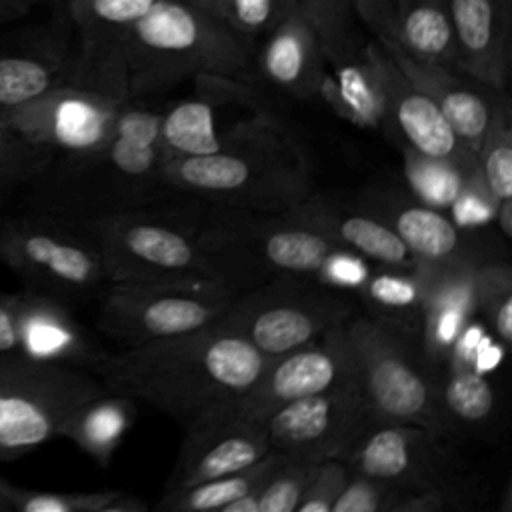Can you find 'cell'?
Here are the masks:
<instances>
[{"label": "cell", "mask_w": 512, "mask_h": 512, "mask_svg": "<svg viewBox=\"0 0 512 512\" xmlns=\"http://www.w3.org/2000/svg\"><path fill=\"white\" fill-rule=\"evenodd\" d=\"M266 362L218 320L186 334L106 352L94 376L108 392L142 400L188 428L234 404Z\"/></svg>", "instance_id": "6da1fadb"}, {"label": "cell", "mask_w": 512, "mask_h": 512, "mask_svg": "<svg viewBox=\"0 0 512 512\" xmlns=\"http://www.w3.org/2000/svg\"><path fill=\"white\" fill-rule=\"evenodd\" d=\"M160 118L162 110L126 100L100 146L52 156L26 186V208L86 220L168 202L174 192L164 180Z\"/></svg>", "instance_id": "7a4b0ae2"}, {"label": "cell", "mask_w": 512, "mask_h": 512, "mask_svg": "<svg viewBox=\"0 0 512 512\" xmlns=\"http://www.w3.org/2000/svg\"><path fill=\"white\" fill-rule=\"evenodd\" d=\"M164 180L174 196L244 210L284 212L310 196L304 156L266 116L248 120L218 152L168 156Z\"/></svg>", "instance_id": "3957f363"}, {"label": "cell", "mask_w": 512, "mask_h": 512, "mask_svg": "<svg viewBox=\"0 0 512 512\" xmlns=\"http://www.w3.org/2000/svg\"><path fill=\"white\" fill-rule=\"evenodd\" d=\"M122 68L128 100H142L198 76L248 82L256 48L188 0H158L128 32Z\"/></svg>", "instance_id": "277c9868"}, {"label": "cell", "mask_w": 512, "mask_h": 512, "mask_svg": "<svg viewBox=\"0 0 512 512\" xmlns=\"http://www.w3.org/2000/svg\"><path fill=\"white\" fill-rule=\"evenodd\" d=\"M204 204V202H200ZM208 206L192 226L202 248L212 256L226 282L246 292L280 276L318 278L338 244L292 210L264 212Z\"/></svg>", "instance_id": "5b68a950"}, {"label": "cell", "mask_w": 512, "mask_h": 512, "mask_svg": "<svg viewBox=\"0 0 512 512\" xmlns=\"http://www.w3.org/2000/svg\"><path fill=\"white\" fill-rule=\"evenodd\" d=\"M70 222H76L96 244L110 282L232 288L198 242L192 224L176 216L168 202Z\"/></svg>", "instance_id": "8992f818"}, {"label": "cell", "mask_w": 512, "mask_h": 512, "mask_svg": "<svg viewBox=\"0 0 512 512\" xmlns=\"http://www.w3.org/2000/svg\"><path fill=\"white\" fill-rule=\"evenodd\" d=\"M354 378L372 422L414 424L448 436L436 374L418 350L366 314L344 322Z\"/></svg>", "instance_id": "52a82bcc"}, {"label": "cell", "mask_w": 512, "mask_h": 512, "mask_svg": "<svg viewBox=\"0 0 512 512\" xmlns=\"http://www.w3.org/2000/svg\"><path fill=\"white\" fill-rule=\"evenodd\" d=\"M0 262L24 288L68 306L102 296L110 284L90 236L76 222L36 210L0 216Z\"/></svg>", "instance_id": "ba28073f"}, {"label": "cell", "mask_w": 512, "mask_h": 512, "mask_svg": "<svg viewBox=\"0 0 512 512\" xmlns=\"http://www.w3.org/2000/svg\"><path fill=\"white\" fill-rule=\"evenodd\" d=\"M354 314L356 304L346 290L318 278L280 276L238 294L222 324L270 360L320 338Z\"/></svg>", "instance_id": "9c48e42d"}, {"label": "cell", "mask_w": 512, "mask_h": 512, "mask_svg": "<svg viewBox=\"0 0 512 512\" xmlns=\"http://www.w3.org/2000/svg\"><path fill=\"white\" fill-rule=\"evenodd\" d=\"M104 390L86 370L24 356L0 360V462L60 436L66 416Z\"/></svg>", "instance_id": "30bf717a"}, {"label": "cell", "mask_w": 512, "mask_h": 512, "mask_svg": "<svg viewBox=\"0 0 512 512\" xmlns=\"http://www.w3.org/2000/svg\"><path fill=\"white\" fill-rule=\"evenodd\" d=\"M236 296L220 284L110 282L100 296L98 328L126 346H138L222 320Z\"/></svg>", "instance_id": "8fae6325"}, {"label": "cell", "mask_w": 512, "mask_h": 512, "mask_svg": "<svg viewBox=\"0 0 512 512\" xmlns=\"http://www.w3.org/2000/svg\"><path fill=\"white\" fill-rule=\"evenodd\" d=\"M372 424L356 380L298 398L264 420L270 450L296 460L344 458L362 430Z\"/></svg>", "instance_id": "7c38bea8"}, {"label": "cell", "mask_w": 512, "mask_h": 512, "mask_svg": "<svg viewBox=\"0 0 512 512\" xmlns=\"http://www.w3.org/2000/svg\"><path fill=\"white\" fill-rule=\"evenodd\" d=\"M444 434L394 422H372L344 454L352 472L370 476L400 492L442 488L460 492L452 478V460Z\"/></svg>", "instance_id": "4fadbf2b"}, {"label": "cell", "mask_w": 512, "mask_h": 512, "mask_svg": "<svg viewBox=\"0 0 512 512\" xmlns=\"http://www.w3.org/2000/svg\"><path fill=\"white\" fill-rule=\"evenodd\" d=\"M354 364L344 324L320 338L270 358L258 380L228 408L248 420L264 424L278 408L334 386L354 382Z\"/></svg>", "instance_id": "5bb4252c"}, {"label": "cell", "mask_w": 512, "mask_h": 512, "mask_svg": "<svg viewBox=\"0 0 512 512\" xmlns=\"http://www.w3.org/2000/svg\"><path fill=\"white\" fill-rule=\"evenodd\" d=\"M126 100L66 82L0 118V126L54 154L100 146Z\"/></svg>", "instance_id": "9a60e30c"}, {"label": "cell", "mask_w": 512, "mask_h": 512, "mask_svg": "<svg viewBox=\"0 0 512 512\" xmlns=\"http://www.w3.org/2000/svg\"><path fill=\"white\" fill-rule=\"evenodd\" d=\"M80 32V52L74 56L72 84L128 100L122 44L132 26L158 0H68Z\"/></svg>", "instance_id": "2e32d148"}, {"label": "cell", "mask_w": 512, "mask_h": 512, "mask_svg": "<svg viewBox=\"0 0 512 512\" xmlns=\"http://www.w3.org/2000/svg\"><path fill=\"white\" fill-rule=\"evenodd\" d=\"M484 256L460 258L444 264L418 262L422 306L418 328V354L438 374L452 348L476 318V278Z\"/></svg>", "instance_id": "e0dca14e"}, {"label": "cell", "mask_w": 512, "mask_h": 512, "mask_svg": "<svg viewBox=\"0 0 512 512\" xmlns=\"http://www.w3.org/2000/svg\"><path fill=\"white\" fill-rule=\"evenodd\" d=\"M376 42L390 54L404 76L438 106L462 146L476 156L496 116L510 106L506 92L494 90L458 68L424 62L388 42Z\"/></svg>", "instance_id": "ac0fdd59"}, {"label": "cell", "mask_w": 512, "mask_h": 512, "mask_svg": "<svg viewBox=\"0 0 512 512\" xmlns=\"http://www.w3.org/2000/svg\"><path fill=\"white\" fill-rule=\"evenodd\" d=\"M270 450L264 424L242 418L230 408L218 410L186 428L164 490L192 486L242 470Z\"/></svg>", "instance_id": "d6986e66"}, {"label": "cell", "mask_w": 512, "mask_h": 512, "mask_svg": "<svg viewBox=\"0 0 512 512\" xmlns=\"http://www.w3.org/2000/svg\"><path fill=\"white\" fill-rule=\"evenodd\" d=\"M12 300L24 358L94 374L108 350L74 318L68 304L32 288L14 292Z\"/></svg>", "instance_id": "ffe728a7"}, {"label": "cell", "mask_w": 512, "mask_h": 512, "mask_svg": "<svg viewBox=\"0 0 512 512\" xmlns=\"http://www.w3.org/2000/svg\"><path fill=\"white\" fill-rule=\"evenodd\" d=\"M376 60L382 84L384 128L400 138L402 148L464 166L476 164V156L462 146L438 106L404 76L380 42H376Z\"/></svg>", "instance_id": "44dd1931"}, {"label": "cell", "mask_w": 512, "mask_h": 512, "mask_svg": "<svg viewBox=\"0 0 512 512\" xmlns=\"http://www.w3.org/2000/svg\"><path fill=\"white\" fill-rule=\"evenodd\" d=\"M456 68L506 92L512 62V0H446Z\"/></svg>", "instance_id": "7402d4cb"}, {"label": "cell", "mask_w": 512, "mask_h": 512, "mask_svg": "<svg viewBox=\"0 0 512 512\" xmlns=\"http://www.w3.org/2000/svg\"><path fill=\"white\" fill-rule=\"evenodd\" d=\"M304 222L326 232L338 246L386 268L412 270L416 258L388 222L366 208H344L330 198L308 196L290 208Z\"/></svg>", "instance_id": "603a6c76"}, {"label": "cell", "mask_w": 512, "mask_h": 512, "mask_svg": "<svg viewBox=\"0 0 512 512\" xmlns=\"http://www.w3.org/2000/svg\"><path fill=\"white\" fill-rule=\"evenodd\" d=\"M324 70L320 38L300 10H290L256 50V72L296 98L316 96Z\"/></svg>", "instance_id": "cb8c5ba5"}, {"label": "cell", "mask_w": 512, "mask_h": 512, "mask_svg": "<svg viewBox=\"0 0 512 512\" xmlns=\"http://www.w3.org/2000/svg\"><path fill=\"white\" fill-rule=\"evenodd\" d=\"M74 56L48 38L0 42V118L40 94L70 82Z\"/></svg>", "instance_id": "d4e9b609"}, {"label": "cell", "mask_w": 512, "mask_h": 512, "mask_svg": "<svg viewBox=\"0 0 512 512\" xmlns=\"http://www.w3.org/2000/svg\"><path fill=\"white\" fill-rule=\"evenodd\" d=\"M404 54L456 68V50L446 0H390L380 38Z\"/></svg>", "instance_id": "484cf974"}, {"label": "cell", "mask_w": 512, "mask_h": 512, "mask_svg": "<svg viewBox=\"0 0 512 512\" xmlns=\"http://www.w3.org/2000/svg\"><path fill=\"white\" fill-rule=\"evenodd\" d=\"M378 206L388 208L386 216L380 214V218L392 226L416 262L444 264L482 256L474 252L468 238L460 232V226L440 208H432L420 200H392Z\"/></svg>", "instance_id": "4316f807"}, {"label": "cell", "mask_w": 512, "mask_h": 512, "mask_svg": "<svg viewBox=\"0 0 512 512\" xmlns=\"http://www.w3.org/2000/svg\"><path fill=\"white\" fill-rule=\"evenodd\" d=\"M356 294L364 304L368 318L416 348L422 306V282L418 266L412 270H400L372 264Z\"/></svg>", "instance_id": "83f0119b"}, {"label": "cell", "mask_w": 512, "mask_h": 512, "mask_svg": "<svg viewBox=\"0 0 512 512\" xmlns=\"http://www.w3.org/2000/svg\"><path fill=\"white\" fill-rule=\"evenodd\" d=\"M436 390L448 434L480 430L494 420V386L472 362L450 358L436 374Z\"/></svg>", "instance_id": "f1b7e54d"}, {"label": "cell", "mask_w": 512, "mask_h": 512, "mask_svg": "<svg viewBox=\"0 0 512 512\" xmlns=\"http://www.w3.org/2000/svg\"><path fill=\"white\" fill-rule=\"evenodd\" d=\"M132 420L134 400L104 390L78 404L66 416L60 426V436L72 440L100 466H108Z\"/></svg>", "instance_id": "f546056e"}, {"label": "cell", "mask_w": 512, "mask_h": 512, "mask_svg": "<svg viewBox=\"0 0 512 512\" xmlns=\"http://www.w3.org/2000/svg\"><path fill=\"white\" fill-rule=\"evenodd\" d=\"M206 86V92L180 100L178 104L162 110L160 138L168 156H202L228 146V140L218 132L216 102L218 92L212 76L194 78Z\"/></svg>", "instance_id": "4dcf8cb0"}, {"label": "cell", "mask_w": 512, "mask_h": 512, "mask_svg": "<svg viewBox=\"0 0 512 512\" xmlns=\"http://www.w3.org/2000/svg\"><path fill=\"white\" fill-rule=\"evenodd\" d=\"M282 454L268 450L258 462L192 486L162 490L156 510L162 512H224V508L252 492H260Z\"/></svg>", "instance_id": "1f68e13d"}, {"label": "cell", "mask_w": 512, "mask_h": 512, "mask_svg": "<svg viewBox=\"0 0 512 512\" xmlns=\"http://www.w3.org/2000/svg\"><path fill=\"white\" fill-rule=\"evenodd\" d=\"M10 512H142L148 506L122 490L48 492L16 486L2 480Z\"/></svg>", "instance_id": "d6a6232c"}, {"label": "cell", "mask_w": 512, "mask_h": 512, "mask_svg": "<svg viewBox=\"0 0 512 512\" xmlns=\"http://www.w3.org/2000/svg\"><path fill=\"white\" fill-rule=\"evenodd\" d=\"M404 152V172L410 188L420 202L432 208H450V204L464 190L466 182L478 174V166L456 164L450 160L428 158L410 148Z\"/></svg>", "instance_id": "836d02e7"}, {"label": "cell", "mask_w": 512, "mask_h": 512, "mask_svg": "<svg viewBox=\"0 0 512 512\" xmlns=\"http://www.w3.org/2000/svg\"><path fill=\"white\" fill-rule=\"evenodd\" d=\"M244 42L256 48L270 30L290 12L296 10L288 0H188Z\"/></svg>", "instance_id": "e575fe53"}, {"label": "cell", "mask_w": 512, "mask_h": 512, "mask_svg": "<svg viewBox=\"0 0 512 512\" xmlns=\"http://www.w3.org/2000/svg\"><path fill=\"white\" fill-rule=\"evenodd\" d=\"M476 316L492 336L510 344L512 340V270L506 260H484L476 278Z\"/></svg>", "instance_id": "d590c367"}, {"label": "cell", "mask_w": 512, "mask_h": 512, "mask_svg": "<svg viewBox=\"0 0 512 512\" xmlns=\"http://www.w3.org/2000/svg\"><path fill=\"white\" fill-rule=\"evenodd\" d=\"M54 152L34 146L0 126V208L8 204L18 192L50 164Z\"/></svg>", "instance_id": "8d00e7d4"}, {"label": "cell", "mask_w": 512, "mask_h": 512, "mask_svg": "<svg viewBox=\"0 0 512 512\" xmlns=\"http://www.w3.org/2000/svg\"><path fill=\"white\" fill-rule=\"evenodd\" d=\"M476 166L480 180L494 200L512 196V124L510 106H506L488 130L478 154Z\"/></svg>", "instance_id": "74e56055"}, {"label": "cell", "mask_w": 512, "mask_h": 512, "mask_svg": "<svg viewBox=\"0 0 512 512\" xmlns=\"http://www.w3.org/2000/svg\"><path fill=\"white\" fill-rule=\"evenodd\" d=\"M354 16L352 0H312L308 20L320 38L326 64L360 46L354 32Z\"/></svg>", "instance_id": "f35d334b"}, {"label": "cell", "mask_w": 512, "mask_h": 512, "mask_svg": "<svg viewBox=\"0 0 512 512\" xmlns=\"http://www.w3.org/2000/svg\"><path fill=\"white\" fill-rule=\"evenodd\" d=\"M318 462L282 456L258 492V512H296Z\"/></svg>", "instance_id": "ab89813d"}, {"label": "cell", "mask_w": 512, "mask_h": 512, "mask_svg": "<svg viewBox=\"0 0 512 512\" xmlns=\"http://www.w3.org/2000/svg\"><path fill=\"white\" fill-rule=\"evenodd\" d=\"M400 490L370 476L350 470L332 512H392Z\"/></svg>", "instance_id": "60d3db41"}, {"label": "cell", "mask_w": 512, "mask_h": 512, "mask_svg": "<svg viewBox=\"0 0 512 512\" xmlns=\"http://www.w3.org/2000/svg\"><path fill=\"white\" fill-rule=\"evenodd\" d=\"M350 476V466L340 458L320 460L296 512H332V506Z\"/></svg>", "instance_id": "b9f144b4"}, {"label": "cell", "mask_w": 512, "mask_h": 512, "mask_svg": "<svg viewBox=\"0 0 512 512\" xmlns=\"http://www.w3.org/2000/svg\"><path fill=\"white\" fill-rule=\"evenodd\" d=\"M494 208L496 200L484 188L480 174H474L448 210L452 212L450 218L458 226H478L494 220Z\"/></svg>", "instance_id": "7bdbcfd3"}, {"label": "cell", "mask_w": 512, "mask_h": 512, "mask_svg": "<svg viewBox=\"0 0 512 512\" xmlns=\"http://www.w3.org/2000/svg\"><path fill=\"white\" fill-rule=\"evenodd\" d=\"M22 356L18 348L16 316L12 294L0 292V360Z\"/></svg>", "instance_id": "ee69618b"}, {"label": "cell", "mask_w": 512, "mask_h": 512, "mask_svg": "<svg viewBox=\"0 0 512 512\" xmlns=\"http://www.w3.org/2000/svg\"><path fill=\"white\" fill-rule=\"evenodd\" d=\"M388 4L390 0H352L354 14L362 20L366 28H370L374 38H380L386 30Z\"/></svg>", "instance_id": "f6af8a7d"}, {"label": "cell", "mask_w": 512, "mask_h": 512, "mask_svg": "<svg viewBox=\"0 0 512 512\" xmlns=\"http://www.w3.org/2000/svg\"><path fill=\"white\" fill-rule=\"evenodd\" d=\"M494 220H496V226L502 232V236L508 240L512 236V196L496 200Z\"/></svg>", "instance_id": "bcb514c9"}, {"label": "cell", "mask_w": 512, "mask_h": 512, "mask_svg": "<svg viewBox=\"0 0 512 512\" xmlns=\"http://www.w3.org/2000/svg\"><path fill=\"white\" fill-rule=\"evenodd\" d=\"M30 4L32 0H0V22H8L24 16Z\"/></svg>", "instance_id": "7dc6e473"}, {"label": "cell", "mask_w": 512, "mask_h": 512, "mask_svg": "<svg viewBox=\"0 0 512 512\" xmlns=\"http://www.w3.org/2000/svg\"><path fill=\"white\" fill-rule=\"evenodd\" d=\"M296 10H300V12H304L306 16L310 14V6H312V0H288Z\"/></svg>", "instance_id": "c3c4849f"}, {"label": "cell", "mask_w": 512, "mask_h": 512, "mask_svg": "<svg viewBox=\"0 0 512 512\" xmlns=\"http://www.w3.org/2000/svg\"><path fill=\"white\" fill-rule=\"evenodd\" d=\"M2 480L4 478H0V512H10V506H8V502L4 498V492H2Z\"/></svg>", "instance_id": "681fc988"}]
</instances>
